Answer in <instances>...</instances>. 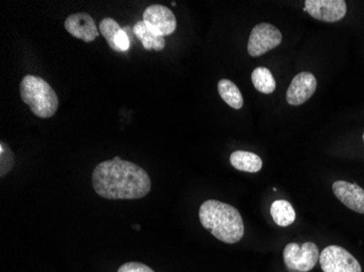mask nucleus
<instances>
[{
  "label": "nucleus",
  "mask_w": 364,
  "mask_h": 272,
  "mask_svg": "<svg viewBox=\"0 0 364 272\" xmlns=\"http://www.w3.org/2000/svg\"><path fill=\"white\" fill-rule=\"evenodd\" d=\"M198 218L204 229L226 244H236L245 235L240 212L226 202L206 200L198 210Z\"/></svg>",
  "instance_id": "f03ea898"
},
{
  "label": "nucleus",
  "mask_w": 364,
  "mask_h": 272,
  "mask_svg": "<svg viewBox=\"0 0 364 272\" xmlns=\"http://www.w3.org/2000/svg\"><path fill=\"white\" fill-rule=\"evenodd\" d=\"M316 87L318 81L312 73H298L292 79L286 93L287 103L292 106L302 105L316 93Z\"/></svg>",
  "instance_id": "1a4fd4ad"
},
{
  "label": "nucleus",
  "mask_w": 364,
  "mask_h": 272,
  "mask_svg": "<svg viewBox=\"0 0 364 272\" xmlns=\"http://www.w3.org/2000/svg\"><path fill=\"white\" fill-rule=\"evenodd\" d=\"M143 21L159 36H171L177 28L175 14L163 5H152L145 9Z\"/></svg>",
  "instance_id": "6e6552de"
},
{
  "label": "nucleus",
  "mask_w": 364,
  "mask_h": 272,
  "mask_svg": "<svg viewBox=\"0 0 364 272\" xmlns=\"http://www.w3.org/2000/svg\"><path fill=\"white\" fill-rule=\"evenodd\" d=\"M97 195L107 200H139L150 193V175L131 161H106L98 163L92 175Z\"/></svg>",
  "instance_id": "f257e3e1"
},
{
  "label": "nucleus",
  "mask_w": 364,
  "mask_h": 272,
  "mask_svg": "<svg viewBox=\"0 0 364 272\" xmlns=\"http://www.w3.org/2000/svg\"><path fill=\"white\" fill-rule=\"evenodd\" d=\"M218 93L227 105L234 109H241L243 106V97L240 89L230 80L223 79L218 82Z\"/></svg>",
  "instance_id": "2eb2a0df"
},
{
  "label": "nucleus",
  "mask_w": 364,
  "mask_h": 272,
  "mask_svg": "<svg viewBox=\"0 0 364 272\" xmlns=\"http://www.w3.org/2000/svg\"><path fill=\"white\" fill-rule=\"evenodd\" d=\"M65 28L73 38L85 43H91L98 38L95 21L89 13L77 12L71 14L65 21Z\"/></svg>",
  "instance_id": "9d476101"
},
{
  "label": "nucleus",
  "mask_w": 364,
  "mask_h": 272,
  "mask_svg": "<svg viewBox=\"0 0 364 272\" xmlns=\"http://www.w3.org/2000/svg\"><path fill=\"white\" fill-rule=\"evenodd\" d=\"M304 10L318 21L334 23L345 18L347 4L345 0H306Z\"/></svg>",
  "instance_id": "0eeeda50"
},
{
  "label": "nucleus",
  "mask_w": 364,
  "mask_h": 272,
  "mask_svg": "<svg viewBox=\"0 0 364 272\" xmlns=\"http://www.w3.org/2000/svg\"><path fill=\"white\" fill-rule=\"evenodd\" d=\"M98 30L101 32L102 36L105 38V40H107L110 48L116 52V40H117L120 31L122 30L119 24L117 23V21H114L112 18H105V19L100 22Z\"/></svg>",
  "instance_id": "f3484780"
},
{
  "label": "nucleus",
  "mask_w": 364,
  "mask_h": 272,
  "mask_svg": "<svg viewBox=\"0 0 364 272\" xmlns=\"http://www.w3.org/2000/svg\"><path fill=\"white\" fill-rule=\"evenodd\" d=\"M271 216L279 227H288L296 220V212L287 200H275L271 206Z\"/></svg>",
  "instance_id": "4468645a"
},
{
  "label": "nucleus",
  "mask_w": 364,
  "mask_h": 272,
  "mask_svg": "<svg viewBox=\"0 0 364 272\" xmlns=\"http://www.w3.org/2000/svg\"><path fill=\"white\" fill-rule=\"evenodd\" d=\"M284 263L289 272H308L320 261L318 245L306 242L302 245L289 243L284 249Z\"/></svg>",
  "instance_id": "20e7f679"
},
{
  "label": "nucleus",
  "mask_w": 364,
  "mask_h": 272,
  "mask_svg": "<svg viewBox=\"0 0 364 272\" xmlns=\"http://www.w3.org/2000/svg\"><path fill=\"white\" fill-rule=\"evenodd\" d=\"M134 32L146 50L161 52L165 48L166 45L165 38L159 36L152 28H149L143 20L136 22V26H134Z\"/></svg>",
  "instance_id": "f8f14e48"
},
{
  "label": "nucleus",
  "mask_w": 364,
  "mask_h": 272,
  "mask_svg": "<svg viewBox=\"0 0 364 272\" xmlns=\"http://www.w3.org/2000/svg\"><path fill=\"white\" fill-rule=\"evenodd\" d=\"M16 163L14 153L6 143H0V177L4 178L11 171Z\"/></svg>",
  "instance_id": "a211bd4d"
},
{
  "label": "nucleus",
  "mask_w": 364,
  "mask_h": 272,
  "mask_svg": "<svg viewBox=\"0 0 364 272\" xmlns=\"http://www.w3.org/2000/svg\"><path fill=\"white\" fill-rule=\"evenodd\" d=\"M117 272H155L152 268L138 261H130L120 266Z\"/></svg>",
  "instance_id": "6ab92c4d"
},
{
  "label": "nucleus",
  "mask_w": 364,
  "mask_h": 272,
  "mask_svg": "<svg viewBox=\"0 0 364 272\" xmlns=\"http://www.w3.org/2000/svg\"><path fill=\"white\" fill-rule=\"evenodd\" d=\"M363 141H364V134H363Z\"/></svg>",
  "instance_id": "aec40b11"
},
{
  "label": "nucleus",
  "mask_w": 364,
  "mask_h": 272,
  "mask_svg": "<svg viewBox=\"0 0 364 272\" xmlns=\"http://www.w3.org/2000/svg\"><path fill=\"white\" fill-rule=\"evenodd\" d=\"M253 85L259 93L272 94L276 89V81L271 71L265 67H257L251 75Z\"/></svg>",
  "instance_id": "dca6fc26"
},
{
  "label": "nucleus",
  "mask_w": 364,
  "mask_h": 272,
  "mask_svg": "<svg viewBox=\"0 0 364 272\" xmlns=\"http://www.w3.org/2000/svg\"><path fill=\"white\" fill-rule=\"evenodd\" d=\"M20 96L38 118H52L58 109V96L42 77L26 75L20 83Z\"/></svg>",
  "instance_id": "7ed1b4c3"
},
{
  "label": "nucleus",
  "mask_w": 364,
  "mask_h": 272,
  "mask_svg": "<svg viewBox=\"0 0 364 272\" xmlns=\"http://www.w3.org/2000/svg\"><path fill=\"white\" fill-rule=\"evenodd\" d=\"M334 195L353 212L364 214V190L355 183L336 181L333 184Z\"/></svg>",
  "instance_id": "9b49d317"
},
{
  "label": "nucleus",
  "mask_w": 364,
  "mask_h": 272,
  "mask_svg": "<svg viewBox=\"0 0 364 272\" xmlns=\"http://www.w3.org/2000/svg\"><path fill=\"white\" fill-rule=\"evenodd\" d=\"M320 263L324 272H362L359 261L347 249L337 245L323 249Z\"/></svg>",
  "instance_id": "423d86ee"
},
{
  "label": "nucleus",
  "mask_w": 364,
  "mask_h": 272,
  "mask_svg": "<svg viewBox=\"0 0 364 272\" xmlns=\"http://www.w3.org/2000/svg\"><path fill=\"white\" fill-rule=\"evenodd\" d=\"M283 40L282 33L269 23H259L251 31L247 42V53L251 57L263 56L272 49L279 46Z\"/></svg>",
  "instance_id": "39448f33"
},
{
  "label": "nucleus",
  "mask_w": 364,
  "mask_h": 272,
  "mask_svg": "<svg viewBox=\"0 0 364 272\" xmlns=\"http://www.w3.org/2000/svg\"><path fill=\"white\" fill-rule=\"evenodd\" d=\"M230 163L235 169L243 173H257L263 167L261 157L255 153L236 151L230 155Z\"/></svg>",
  "instance_id": "ddd939ff"
}]
</instances>
